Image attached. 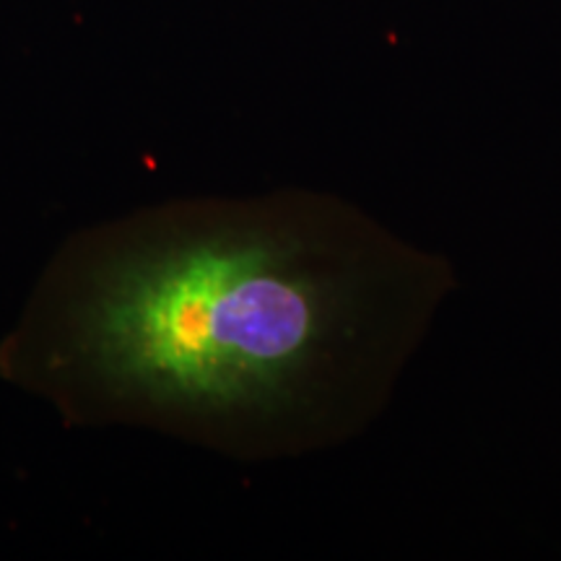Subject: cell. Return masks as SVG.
Here are the masks:
<instances>
[{"instance_id": "6da1fadb", "label": "cell", "mask_w": 561, "mask_h": 561, "mask_svg": "<svg viewBox=\"0 0 561 561\" xmlns=\"http://www.w3.org/2000/svg\"><path fill=\"white\" fill-rule=\"evenodd\" d=\"M359 286L312 216L164 203L62 244L0 343V375L68 424L250 447L331 396Z\"/></svg>"}]
</instances>
